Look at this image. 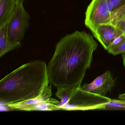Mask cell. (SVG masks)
Listing matches in <instances>:
<instances>
[{"instance_id": "obj_15", "label": "cell", "mask_w": 125, "mask_h": 125, "mask_svg": "<svg viewBox=\"0 0 125 125\" xmlns=\"http://www.w3.org/2000/svg\"><path fill=\"white\" fill-rule=\"evenodd\" d=\"M112 6V11L119 8L125 4V0H108Z\"/></svg>"}, {"instance_id": "obj_18", "label": "cell", "mask_w": 125, "mask_h": 125, "mask_svg": "<svg viewBox=\"0 0 125 125\" xmlns=\"http://www.w3.org/2000/svg\"><path fill=\"white\" fill-rule=\"evenodd\" d=\"M122 57H123V62L125 68V52L122 54Z\"/></svg>"}, {"instance_id": "obj_17", "label": "cell", "mask_w": 125, "mask_h": 125, "mask_svg": "<svg viewBox=\"0 0 125 125\" xmlns=\"http://www.w3.org/2000/svg\"><path fill=\"white\" fill-rule=\"evenodd\" d=\"M118 98H119L120 99L125 100V93L120 94L119 96H118Z\"/></svg>"}, {"instance_id": "obj_11", "label": "cell", "mask_w": 125, "mask_h": 125, "mask_svg": "<svg viewBox=\"0 0 125 125\" xmlns=\"http://www.w3.org/2000/svg\"><path fill=\"white\" fill-rule=\"evenodd\" d=\"M18 47L10 43L8 36L7 24L0 26V57Z\"/></svg>"}, {"instance_id": "obj_8", "label": "cell", "mask_w": 125, "mask_h": 125, "mask_svg": "<svg viewBox=\"0 0 125 125\" xmlns=\"http://www.w3.org/2000/svg\"><path fill=\"white\" fill-rule=\"evenodd\" d=\"M52 84L49 85L44 92L37 98L25 102L16 104H10L8 106L11 110L30 111L31 109L36 104L44 102L53 101L59 103V101L51 98L52 95Z\"/></svg>"}, {"instance_id": "obj_13", "label": "cell", "mask_w": 125, "mask_h": 125, "mask_svg": "<svg viewBox=\"0 0 125 125\" xmlns=\"http://www.w3.org/2000/svg\"><path fill=\"white\" fill-rule=\"evenodd\" d=\"M102 110H125V100L112 99L110 101L104 106Z\"/></svg>"}, {"instance_id": "obj_19", "label": "cell", "mask_w": 125, "mask_h": 125, "mask_svg": "<svg viewBox=\"0 0 125 125\" xmlns=\"http://www.w3.org/2000/svg\"><path fill=\"white\" fill-rule=\"evenodd\" d=\"M16 3H19V4H21V3H23V2L25 0H16Z\"/></svg>"}, {"instance_id": "obj_5", "label": "cell", "mask_w": 125, "mask_h": 125, "mask_svg": "<svg viewBox=\"0 0 125 125\" xmlns=\"http://www.w3.org/2000/svg\"><path fill=\"white\" fill-rule=\"evenodd\" d=\"M112 11L108 0H92L85 11V25L94 35L99 26L109 24Z\"/></svg>"}, {"instance_id": "obj_14", "label": "cell", "mask_w": 125, "mask_h": 125, "mask_svg": "<svg viewBox=\"0 0 125 125\" xmlns=\"http://www.w3.org/2000/svg\"><path fill=\"white\" fill-rule=\"evenodd\" d=\"M107 51L110 54L115 55L124 53L125 52V40L118 45L110 47Z\"/></svg>"}, {"instance_id": "obj_1", "label": "cell", "mask_w": 125, "mask_h": 125, "mask_svg": "<svg viewBox=\"0 0 125 125\" xmlns=\"http://www.w3.org/2000/svg\"><path fill=\"white\" fill-rule=\"evenodd\" d=\"M98 44L91 34L77 31L62 37L47 66L50 84L57 88L81 86Z\"/></svg>"}, {"instance_id": "obj_7", "label": "cell", "mask_w": 125, "mask_h": 125, "mask_svg": "<svg viewBox=\"0 0 125 125\" xmlns=\"http://www.w3.org/2000/svg\"><path fill=\"white\" fill-rule=\"evenodd\" d=\"M123 34L121 31L111 25L103 24L99 26L94 36L104 49L107 50L113 40Z\"/></svg>"}, {"instance_id": "obj_10", "label": "cell", "mask_w": 125, "mask_h": 125, "mask_svg": "<svg viewBox=\"0 0 125 125\" xmlns=\"http://www.w3.org/2000/svg\"><path fill=\"white\" fill-rule=\"evenodd\" d=\"M108 24L114 26L125 35V4L111 12Z\"/></svg>"}, {"instance_id": "obj_2", "label": "cell", "mask_w": 125, "mask_h": 125, "mask_svg": "<svg viewBox=\"0 0 125 125\" xmlns=\"http://www.w3.org/2000/svg\"><path fill=\"white\" fill-rule=\"evenodd\" d=\"M47 66L40 60L20 66L0 81V101L8 106L40 96L49 83Z\"/></svg>"}, {"instance_id": "obj_6", "label": "cell", "mask_w": 125, "mask_h": 125, "mask_svg": "<svg viewBox=\"0 0 125 125\" xmlns=\"http://www.w3.org/2000/svg\"><path fill=\"white\" fill-rule=\"evenodd\" d=\"M115 84V80L109 71H107L89 84H85L82 88L87 91L101 95L111 92Z\"/></svg>"}, {"instance_id": "obj_12", "label": "cell", "mask_w": 125, "mask_h": 125, "mask_svg": "<svg viewBox=\"0 0 125 125\" xmlns=\"http://www.w3.org/2000/svg\"><path fill=\"white\" fill-rule=\"evenodd\" d=\"M73 89L68 87L57 88V91L55 95L60 99L61 101L56 104L60 109L61 107L65 105L68 102Z\"/></svg>"}, {"instance_id": "obj_16", "label": "cell", "mask_w": 125, "mask_h": 125, "mask_svg": "<svg viewBox=\"0 0 125 125\" xmlns=\"http://www.w3.org/2000/svg\"><path fill=\"white\" fill-rule=\"evenodd\" d=\"M125 40V34H123V35H121L116 37L112 42L110 45V47H112L115 46L116 45H118L119 44L123 42V41Z\"/></svg>"}, {"instance_id": "obj_9", "label": "cell", "mask_w": 125, "mask_h": 125, "mask_svg": "<svg viewBox=\"0 0 125 125\" xmlns=\"http://www.w3.org/2000/svg\"><path fill=\"white\" fill-rule=\"evenodd\" d=\"M16 3V0H0V26L8 24Z\"/></svg>"}, {"instance_id": "obj_3", "label": "cell", "mask_w": 125, "mask_h": 125, "mask_svg": "<svg viewBox=\"0 0 125 125\" xmlns=\"http://www.w3.org/2000/svg\"><path fill=\"white\" fill-rule=\"evenodd\" d=\"M112 99L104 95L87 91L81 86L73 88L68 102L61 107L66 110H102Z\"/></svg>"}, {"instance_id": "obj_4", "label": "cell", "mask_w": 125, "mask_h": 125, "mask_svg": "<svg viewBox=\"0 0 125 125\" xmlns=\"http://www.w3.org/2000/svg\"><path fill=\"white\" fill-rule=\"evenodd\" d=\"M30 17L23 3H17L14 11L7 24L8 36L10 43L19 46L30 25Z\"/></svg>"}]
</instances>
